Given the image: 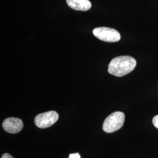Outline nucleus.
<instances>
[{"mask_svg":"<svg viewBox=\"0 0 158 158\" xmlns=\"http://www.w3.org/2000/svg\"><path fill=\"white\" fill-rule=\"evenodd\" d=\"M135 59L130 56H121L114 58L108 64V72L117 77L130 73L136 67Z\"/></svg>","mask_w":158,"mask_h":158,"instance_id":"obj_1","label":"nucleus"},{"mask_svg":"<svg viewBox=\"0 0 158 158\" xmlns=\"http://www.w3.org/2000/svg\"><path fill=\"white\" fill-rule=\"evenodd\" d=\"M125 114L121 111L112 113L106 118L102 125L103 131L107 133H112L119 130L124 125Z\"/></svg>","mask_w":158,"mask_h":158,"instance_id":"obj_2","label":"nucleus"},{"mask_svg":"<svg viewBox=\"0 0 158 158\" xmlns=\"http://www.w3.org/2000/svg\"><path fill=\"white\" fill-rule=\"evenodd\" d=\"M93 34L98 40L107 42H115L121 40L120 34L111 28L98 27L93 29Z\"/></svg>","mask_w":158,"mask_h":158,"instance_id":"obj_3","label":"nucleus"},{"mask_svg":"<svg viewBox=\"0 0 158 158\" xmlns=\"http://www.w3.org/2000/svg\"><path fill=\"white\" fill-rule=\"evenodd\" d=\"M59 119L56 111H49L37 115L35 118V124L40 128H46L54 124Z\"/></svg>","mask_w":158,"mask_h":158,"instance_id":"obj_4","label":"nucleus"},{"mask_svg":"<svg viewBox=\"0 0 158 158\" xmlns=\"http://www.w3.org/2000/svg\"><path fill=\"white\" fill-rule=\"evenodd\" d=\"M23 124L21 119L15 117H10L6 119L3 123L4 130L8 133L17 134L23 130Z\"/></svg>","mask_w":158,"mask_h":158,"instance_id":"obj_5","label":"nucleus"},{"mask_svg":"<svg viewBox=\"0 0 158 158\" xmlns=\"http://www.w3.org/2000/svg\"><path fill=\"white\" fill-rule=\"evenodd\" d=\"M68 6L76 11H86L91 8L89 0H66Z\"/></svg>","mask_w":158,"mask_h":158,"instance_id":"obj_6","label":"nucleus"},{"mask_svg":"<svg viewBox=\"0 0 158 158\" xmlns=\"http://www.w3.org/2000/svg\"><path fill=\"white\" fill-rule=\"evenodd\" d=\"M152 123L153 125L158 129V115H155L153 118Z\"/></svg>","mask_w":158,"mask_h":158,"instance_id":"obj_7","label":"nucleus"},{"mask_svg":"<svg viewBox=\"0 0 158 158\" xmlns=\"http://www.w3.org/2000/svg\"><path fill=\"white\" fill-rule=\"evenodd\" d=\"M69 158H80V156L79 155L78 153H72V154H70L69 155Z\"/></svg>","mask_w":158,"mask_h":158,"instance_id":"obj_8","label":"nucleus"},{"mask_svg":"<svg viewBox=\"0 0 158 158\" xmlns=\"http://www.w3.org/2000/svg\"><path fill=\"white\" fill-rule=\"evenodd\" d=\"M2 158H14L13 156H12L11 155H10L9 153H4L2 156Z\"/></svg>","mask_w":158,"mask_h":158,"instance_id":"obj_9","label":"nucleus"}]
</instances>
